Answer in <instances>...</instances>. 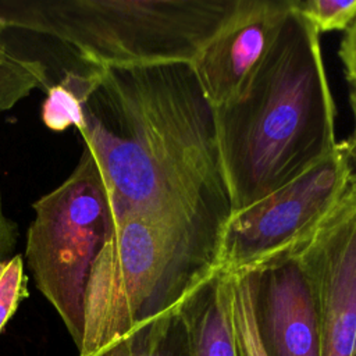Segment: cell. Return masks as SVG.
Segmentation results:
<instances>
[{
    "instance_id": "cell-1",
    "label": "cell",
    "mask_w": 356,
    "mask_h": 356,
    "mask_svg": "<svg viewBox=\"0 0 356 356\" xmlns=\"http://www.w3.org/2000/svg\"><path fill=\"white\" fill-rule=\"evenodd\" d=\"M95 72L79 134L104 181L110 213L157 218L216 263L231 200L214 108L192 65Z\"/></svg>"
},
{
    "instance_id": "cell-2",
    "label": "cell",
    "mask_w": 356,
    "mask_h": 356,
    "mask_svg": "<svg viewBox=\"0 0 356 356\" xmlns=\"http://www.w3.org/2000/svg\"><path fill=\"white\" fill-rule=\"evenodd\" d=\"M214 120L231 214L337 147L318 33L293 8L245 86L214 108Z\"/></svg>"
},
{
    "instance_id": "cell-3",
    "label": "cell",
    "mask_w": 356,
    "mask_h": 356,
    "mask_svg": "<svg viewBox=\"0 0 356 356\" xmlns=\"http://www.w3.org/2000/svg\"><path fill=\"white\" fill-rule=\"evenodd\" d=\"M236 0H54L0 3V25L61 42L95 70L192 63Z\"/></svg>"
},
{
    "instance_id": "cell-4",
    "label": "cell",
    "mask_w": 356,
    "mask_h": 356,
    "mask_svg": "<svg viewBox=\"0 0 356 356\" xmlns=\"http://www.w3.org/2000/svg\"><path fill=\"white\" fill-rule=\"evenodd\" d=\"M216 268L214 260L177 228L139 213L111 214L86 281L78 356H89L175 307Z\"/></svg>"
},
{
    "instance_id": "cell-5",
    "label": "cell",
    "mask_w": 356,
    "mask_h": 356,
    "mask_svg": "<svg viewBox=\"0 0 356 356\" xmlns=\"http://www.w3.org/2000/svg\"><path fill=\"white\" fill-rule=\"evenodd\" d=\"M32 207L25 260L79 349L86 281L111 220L104 181L90 154L83 150L74 171Z\"/></svg>"
},
{
    "instance_id": "cell-6",
    "label": "cell",
    "mask_w": 356,
    "mask_h": 356,
    "mask_svg": "<svg viewBox=\"0 0 356 356\" xmlns=\"http://www.w3.org/2000/svg\"><path fill=\"white\" fill-rule=\"evenodd\" d=\"M356 178L341 143L295 179L232 213L216 267L227 274L252 271L305 243L337 207Z\"/></svg>"
},
{
    "instance_id": "cell-7",
    "label": "cell",
    "mask_w": 356,
    "mask_h": 356,
    "mask_svg": "<svg viewBox=\"0 0 356 356\" xmlns=\"http://www.w3.org/2000/svg\"><path fill=\"white\" fill-rule=\"evenodd\" d=\"M295 253L310 281L320 356H350L356 343V178Z\"/></svg>"
},
{
    "instance_id": "cell-8",
    "label": "cell",
    "mask_w": 356,
    "mask_h": 356,
    "mask_svg": "<svg viewBox=\"0 0 356 356\" xmlns=\"http://www.w3.org/2000/svg\"><path fill=\"white\" fill-rule=\"evenodd\" d=\"M291 10L292 0H236L232 13L191 63L213 108L245 86Z\"/></svg>"
},
{
    "instance_id": "cell-9",
    "label": "cell",
    "mask_w": 356,
    "mask_h": 356,
    "mask_svg": "<svg viewBox=\"0 0 356 356\" xmlns=\"http://www.w3.org/2000/svg\"><path fill=\"white\" fill-rule=\"evenodd\" d=\"M248 273L267 355L320 356L317 306L299 257L288 253Z\"/></svg>"
},
{
    "instance_id": "cell-10",
    "label": "cell",
    "mask_w": 356,
    "mask_h": 356,
    "mask_svg": "<svg viewBox=\"0 0 356 356\" xmlns=\"http://www.w3.org/2000/svg\"><path fill=\"white\" fill-rule=\"evenodd\" d=\"M189 356H236L228 274L216 268L181 299Z\"/></svg>"
},
{
    "instance_id": "cell-11",
    "label": "cell",
    "mask_w": 356,
    "mask_h": 356,
    "mask_svg": "<svg viewBox=\"0 0 356 356\" xmlns=\"http://www.w3.org/2000/svg\"><path fill=\"white\" fill-rule=\"evenodd\" d=\"M178 305L136 324L89 356H189L188 334Z\"/></svg>"
},
{
    "instance_id": "cell-12",
    "label": "cell",
    "mask_w": 356,
    "mask_h": 356,
    "mask_svg": "<svg viewBox=\"0 0 356 356\" xmlns=\"http://www.w3.org/2000/svg\"><path fill=\"white\" fill-rule=\"evenodd\" d=\"M95 82L96 72L89 68L83 74L68 71L58 83L47 86L40 110L43 124L57 132L70 127L79 131L83 127V103L92 93Z\"/></svg>"
},
{
    "instance_id": "cell-13",
    "label": "cell",
    "mask_w": 356,
    "mask_h": 356,
    "mask_svg": "<svg viewBox=\"0 0 356 356\" xmlns=\"http://www.w3.org/2000/svg\"><path fill=\"white\" fill-rule=\"evenodd\" d=\"M236 356H268L257 330L249 273L228 274Z\"/></svg>"
},
{
    "instance_id": "cell-14",
    "label": "cell",
    "mask_w": 356,
    "mask_h": 356,
    "mask_svg": "<svg viewBox=\"0 0 356 356\" xmlns=\"http://www.w3.org/2000/svg\"><path fill=\"white\" fill-rule=\"evenodd\" d=\"M3 29L0 25V35ZM42 86H47L46 67L39 60L13 54L0 42V111L14 107Z\"/></svg>"
},
{
    "instance_id": "cell-15",
    "label": "cell",
    "mask_w": 356,
    "mask_h": 356,
    "mask_svg": "<svg viewBox=\"0 0 356 356\" xmlns=\"http://www.w3.org/2000/svg\"><path fill=\"white\" fill-rule=\"evenodd\" d=\"M292 8L320 35L346 31L356 19V0H292Z\"/></svg>"
},
{
    "instance_id": "cell-16",
    "label": "cell",
    "mask_w": 356,
    "mask_h": 356,
    "mask_svg": "<svg viewBox=\"0 0 356 356\" xmlns=\"http://www.w3.org/2000/svg\"><path fill=\"white\" fill-rule=\"evenodd\" d=\"M26 295L24 260L21 254H14L0 264V332Z\"/></svg>"
},
{
    "instance_id": "cell-17",
    "label": "cell",
    "mask_w": 356,
    "mask_h": 356,
    "mask_svg": "<svg viewBox=\"0 0 356 356\" xmlns=\"http://www.w3.org/2000/svg\"><path fill=\"white\" fill-rule=\"evenodd\" d=\"M338 56L343 64L346 79L356 76V19L345 31L338 50Z\"/></svg>"
},
{
    "instance_id": "cell-18",
    "label": "cell",
    "mask_w": 356,
    "mask_h": 356,
    "mask_svg": "<svg viewBox=\"0 0 356 356\" xmlns=\"http://www.w3.org/2000/svg\"><path fill=\"white\" fill-rule=\"evenodd\" d=\"M17 242V227L15 224L6 216L0 195V264L8 260L15 248Z\"/></svg>"
},
{
    "instance_id": "cell-19",
    "label": "cell",
    "mask_w": 356,
    "mask_h": 356,
    "mask_svg": "<svg viewBox=\"0 0 356 356\" xmlns=\"http://www.w3.org/2000/svg\"><path fill=\"white\" fill-rule=\"evenodd\" d=\"M349 82V86H350V90H349V103H350V107H352V113H353V131L352 134L343 140L341 142L342 147L345 149V152L348 153L349 159L352 161L356 160V76L353 78H349L348 79Z\"/></svg>"
},
{
    "instance_id": "cell-20",
    "label": "cell",
    "mask_w": 356,
    "mask_h": 356,
    "mask_svg": "<svg viewBox=\"0 0 356 356\" xmlns=\"http://www.w3.org/2000/svg\"><path fill=\"white\" fill-rule=\"evenodd\" d=\"M350 356H356V343H355V348H353V350H352V355Z\"/></svg>"
},
{
    "instance_id": "cell-21",
    "label": "cell",
    "mask_w": 356,
    "mask_h": 356,
    "mask_svg": "<svg viewBox=\"0 0 356 356\" xmlns=\"http://www.w3.org/2000/svg\"><path fill=\"white\" fill-rule=\"evenodd\" d=\"M355 172H356V171H355Z\"/></svg>"
}]
</instances>
